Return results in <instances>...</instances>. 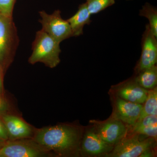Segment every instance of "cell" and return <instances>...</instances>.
<instances>
[{
  "label": "cell",
  "instance_id": "1",
  "mask_svg": "<svg viewBox=\"0 0 157 157\" xmlns=\"http://www.w3.org/2000/svg\"><path fill=\"white\" fill-rule=\"evenodd\" d=\"M33 139L49 151L60 155H67L77 148L80 137L77 128L59 125L39 129Z\"/></svg>",
  "mask_w": 157,
  "mask_h": 157
},
{
  "label": "cell",
  "instance_id": "2",
  "mask_svg": "<svg viewBox=\"0 0 157 157\" xmlns=\"http://www.w3.org/2000/svg\"><path fill=\"white\" fill-rule=\"evenodd\" d=\"M32 51L29 59L31 64L41 63L48 67L54 68L60 62V43L42 29L36 33Z\"/></svg>",
  "mask_w": 157,
  "mask_h": 157
},
{
  "label": "cell",
  "instance_id": "3",
  "mask_svg": "<svg viewBox=\"0 0 157 157\" xmlns=\"http://www.w3.org/2000/svg\"><path fill=\"white\" fill-rule=\"evenodd\" d=\"M18 44L17 29L12 17L0 13V64L3 71L13 60Z\"/></svg>",
  "mask_w": 157,
  "mask_h": 157
},
{
  "label": "cell",
  "instance_id": "4",
  "mask_svg": "<svg viewBox=\"0 0 157 157\" xmlns=\"http://www.w3.org/2000/svg\"><path fill=\"white\" fill-rule=\"evenodd\" d=\"M52 155L33 139L7 141L0 148V157H44Z\"/></svg>",
  "mask_w": 157,
  "mask_h": 157
},
{
  "label": "cell",
  "instance_id": "5",
  "mask_svg": "<svg viewBox=\"0 0 157 157\" xmlns=\"http://www.w3.org/2000/svg\"><path fill=\"white\" fill-rule=\"evenodd\" d=\"M125 136L116 144L112 152L107 156L113 157H137L150 148L153 147L155 139L151 137L141 138L140 134Z\"/></svg>",
  "mask_w": 157,
  "mask_h": 157
},
{
  "label": "cell",
  "instance_id": "6",
  "mask_svg": "<svg viewBox=\"0 0 157 157\" xmlns=\"http://www.w3.org/2000/svg\"><path fill=\"white\" fill-rule=\"evenodd\" d=\"M41 19L39 22L42 30L60 43L62 41L73 36L72 30L67 21L62 18L61 11L56 10L52 14L45 11L39 12Z\"/></svg>",
  "mask_w": 157,
  "mask_h": 157
},
{
  "label": "cell",
  "instance_id": "7",
  "mask_svg": "<svg viewBox=\"0 0 157 157\" xmlns=\"http://www.w3.org/2000/svg\"><path fill=\"white\" fill-rule=\"evenodd\" d=\"M96 133L106 143L114 146L125 137L128 128L124 123L114 117L104 122L94 123Z\"/></svg>",
  "mask_w": 157,
  "mask_h": 157
},
{
  "label": "cell",
  "instance_id": "8",
  "mask_svg": "<svg viewBox=\"0 0 157 157\" xmlns=\"http://www.w3.org/2000/svg\"><path fill=\"white\" fill-rule=\"evenodd\" d=\"M157 61V38L147 25L141 40V53L136 66V71H140L155 65Z\"/></svg>",
  "mask_w": 157,
  "mask_h": 157
},
{
  "label": "cell",
  "instance_id": "9",
  "mask_svg": "<svg viewBox=\"0 0 157 157\" xmlns=\"http://www.w3.org/2000/svg\"><path fill=\"white\" fill-rule=\"evenodd\" d=\"M142 107L143 104L132 103L117 97L113 117L132 126L140 117Z\"/></svg>",
  "mask_w": 157,
  "mask_h": 157
},
{
  "label": "cell",
  "instance_id": "10",
  "mask_svg": "<svg viewBox=\"0 0 157 157\" xmlns=\"http://www.w3.org/2000/svg\"><path fill=\"white\" fill-rule=\"evenodd\" d=\"M2 121L11 140L28 138L33 135L32 127L15 116L3 115Z\"/></svg>",
  "mask_w": 157,
  "mask_h": 157
},
{
  "label": "cell",
  "instance_id": "11",
  "mask_svg": "<svg viewBox=\"0 0 157 157\" xmlns=\"http://www.w3.org/2000/svg\"><path fill=\"white\" fill-rule=\"evenodd\" d=\"M82 148L87 154L97 156L110 152L113 146L102 140L94 131H89L85 134Z\"/></svg>",
  "mask_w": 157,
  "mask_h": 157
},
{
  "label": "cell",
  "instance_id": "12",
  "mask_svg": "<svg viewBox=\"0 0 157 157\" xmlns=\"http://www.w3.org/2000/svg\"><path fill=\"white\" fill-rule=\"evenodd\" d=\"M117 97L126 101L143 104L147 98L148 90L140 86L134 80L128 82L119 88Z\"/></svg>",
  "mask_w": 157,
  "mask_h": 157
},
{
  "label": "cell",
  "instance_id": "13",
  "mask_svg": "<svg viewBox=\"0 0 157 157\" xmlns=\"http://www.w3.org/2000/svg\"><path fill=\"white\" fill-rule=\"evenodd\" d=\"M90 16L91 14L85 3L79 6L76 14L67 20L71 27L73 36H79L82 35L84 26L89 25L91 22Z\"/></svg>",
  "mask_w": 157,
  "mask_h": 157
},
{
  "label": "cell",
  "instance_id": "14",
  "mask_svg": "<svg viewBox=\"0 0 157 157\" xmlns=\"http://www.w3.org/2000/svg\"><path fill=\"white\" fill-rule=\"evenodd\" d=\"M137 73L138 75L135 80L140 86L147 90L156 87L157 67L156 65Z\"/></svg>",
  "mask_w": 157,
  "mask_h": 157
},
{
  "label": "cell",
  "instance_id": "15",
  "mask_svg": "<svg viewBox=\"0 0 157 157\" xmlns=\"http://www.w3.org/2000/svg\"><path fill=\"white\" fill-rule=\"evenodd\" d=\"M157 115V88L148 90L147 98L143 104L142 110L137 121L148 115Z\"/></svg>",
  "mask_w": 157,
  "mask_h": 157
},
{
  "label": "cell",
  "instance_id": "16",
  "mask_svg": "<svg viewBox=\"0 0 157 157\" xmlns=\"http://www.w3.org/2000/svg\"><path fill=\"white\" fill-rule=\"evenodd\" d=\"M139 15L146 17L148 20V25L152 34L157 38V8L148 3L142 6L139 11Z\"/></svg>",
  "mask_w": 157,
  "mask_h": 157
},
{
  "label": "cell",
  "instance_id": "17",
  "mask_svg": "<svg viewBox=\"0 0 157 157\" xmlns=\"http://www.w3.org/2000/svg\"><path fill=\"white\" fill-rule=\"evenodd\" d=\"M115 0H86V6L91 14L101 12L115 4Z\"/></svg>",
  "mask_w": 157,
  "mask_h": 157
},
{
  "label": "cell",
  "instance_id": "18",
  "mask_svg": "<svg viewBox=\"0 0 157 157\" xmlns=\"http://www.w3.org/2000/svg\"><path fill=\"white\" fill-rule=\"evenodd\" d=\"M134 133L140 134L147 137L156 139L157 136V124L153 125L143 127H132Z\"/></svg>",
  "mask_w": 157,
  "mask_h": 157
},
{
  "label": "cell",
  "instance_id": "19",
  "mask_svg": "<svg viewBox=\"0 0 157 157\" xmlns=\"http://www.w3.org/2000/svg\"><path fill=\"white\" fill-rule=\"evenodd\" d=\"M16 0H0V13L7 17H12Z\"/></svg>",
  "mask_w": 157,
  "mask_h": 157
},
{
  "label": "cell",
  "instance_id": "20",
  "mask_svg": "<svg viewBox=\"0 0 157 157\" xmlns=\"http://www.w3.org/2000/svg\"><path fill=\"white\" fill-rule=\"evenodd\" d=\"M157 124V115H148L140 121H137L132 127H143Z\"/></svg>",
  "mask_w": 157,
  "mask_h": 157
},
{
  "label": "cell",
  "instance_id": "21",
  "mask_svg": "<svg viewBox=\"0 0 157 157\" xmlns=\"http://www.w3.org/2000/svg\"><path fill=\"white\" fill-rule=\"evenodd\" d=\"M9 139V135L7 133L6 127L2 121L0 120V140H3L4 142H6L8 141Z\"/></svg>",
  "mask_w": 157,
  "mask_h": 157
},
{
  "label": "cell",
  "instance_id": "22",
  "mask_svg": "<svg viewBox=\"0 0 157 157\" xmlns=\"http://www.w3.org/2000/svg\"><path fill=\"white\" fill-rule=\"evenodd\" d=\"M9 109V105L3 97L0 96V114L6 112Z\"/></svg>",
  "mask_w": 157,
  "mask_h": 157
},
{
  "label": "cell",
  "instance_id": "23",
  "mask_svg": "<svg viewBox=\"0 0 157 157\" xmlns=\"http://www.w3.org/2000/svg\"><path fill=\"white\" fill-rule=\"evenodd\" d=\"M155 155V152L153 149V147H151L143 152L139 157H154Z\"/></svg>",
  "mask_w": 157,
  "mask_h": 157
},
{
  "label": "cell",
  "instance_id": "24",
  "mask_svg": "<svg viewBox=\"0 0 157 157\" xmlns=\"http://www.w3.org/2000/svg\"><path fill=\"white\" fill-rule=\"evenodd\" d=\"M3 71L2 66L0 64V96L3 98Z\"/></svg>",
  "mask_w": 157,
  "mask_h": 157
},
{
  "label": "cell",
  "instance_id": "25",
  "mask_svg": "<svg viewBox=\"0 0 157 157\" xmlns=\"http://www.w3.org/2000/svg\"><path fill=\"white\" fill-rule=\"evenodd\" d=\"M5 142L4 141H3V140H0V148L2 147V146L4 145V144H5Z\"/></svg>",
  "mask_w": 157,
  "mask_h": 157
},
{
  "label": "cell",
  "instance_id": "26",
  "mask_svg": "<svg viewBox=\"0 0 157 157\" xmlns=\"http://www.w3.org/2000/svg\"><path fill=\"white\" fill-rule=\"evenodd\" d=\"M128 1H130V0H128Z\"/></svg>",
  "mask_w": 157,
  "mask_h": 157
}]
</instances>
